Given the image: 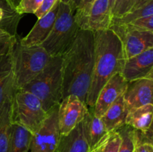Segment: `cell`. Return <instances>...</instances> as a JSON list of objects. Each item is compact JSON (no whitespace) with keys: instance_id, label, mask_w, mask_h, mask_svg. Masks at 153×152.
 Returning <instances> with one entry per match:
<instances>
[{"instance_id":"cell-1","label":"cell","mask_w":153,"mask_h":152,"mask_svg":"<svg viewBox=\"0 0 153 152\" xmlns=\"http://www.w3.org/2000/svg\"><path fill=\"white\" fill-rule=\"evenodd\" d=\"M94 64V34L80 29L68 50L61 56L62 98L76 95L86 104Z\"/></svg>"},{"instance_id":"cell-2","label":"cell","mask_w":153,"mask_h":152,"mask_svg":"<svg viewBox=\"0 0 153 152\" xmlns=\"http://www.w3.org/2000/svg\"><path fill=\"white\" fill-rule=\"evenodd\" d=\"M94 64L86 105L92 108L98 94L108 80L121 73L125 63L122 44L110 29L94 31Z\"/></svg>"},{"instance_id":"cell-3","label":"cell","mask_w":153,"mask_h":152,"mask_svg":"<svg viewBox=\"0 0 153 152\" xmlns=\"http://www.w3.org/2000/svg\"><path fill=\"white\" fill-rule=\"evenodd\" d=\"M10 54L17 90L23 88L40 74L51 58L40 45L22 46L18 39L12 46Z\"/></svg>"},{"instance_id":"cell-4","label":"cell","mask_w":153,"mask_h":152,"mask_svg":"<svg viewBox=\"0 0 153 152\" xmlns=\"http://www.w3.org/2000/svg\"><path fill=\"white\" fill-rule=\"evenodd\" d=\"M22 90L34 94L46 112L62 100L61 56L50 58L47 65Z\"/></svg>"},{"instance_id":"cell-5","label":"cell","mask_w":153,"mask_h":152,"mask_svg":"<svg viewBox=\"0 0 153 152\" xmlns=\"http://www.w3.org/2000/svg\"><path fill=\"white\" fill-rule=\"evenodd\" d=\"M70 4L60 1L58 14L52 29L40 46L51 58L62 56L73 44L80 28Z\"/></svg>"},{"instance_id":"cell-6","label":"cell","mask_w":153,"mask_h":152,"mask_svg":"<svg viewBox=\"0 0 153 152\" xmlns=\"http://www.w3.org/2000/svg\"><path fill=\"white\" fill-rule=\"evenodd\" d=\"M48 112L34 94L19 89L13 98V121L34 134L46 120Z\"/></svg>"},{"instance_id":"cell-7","label":"cell","mask_w":153,"mask_h":152,"mask_svg":"<svg viewBox=\"0 0 153 152\" xmlns=\"http://www.w3.org/2000/svg\"><path fill=\"white\" fill-rule=\"evenodd\" d=\"M109 29L120 40L126 60L153 48V31L140 30L130 24L111 23Z\"/></svg>"},{"instance_id":"cell-8","label":"cell","mask_w":153,"mask_h":152,"mask_svg":"<svg viewBox=\"0 0 153 152\" xmlns=\"http://www.w3.org/2000/svg\"><path fill=\"white\" fill-rule=\"evenodd\" d=\"M58 105L48 111L47 116L40 129L32 134L29 152H55L60 138L58 123Z\"/></svg>"},{"instance_id":"cell-9","label":"cell","mask_w":153,"mask_h":152,"mask_svg":"<svg viewBox=\"0 0 153 152\" xmlns=\"http://www.w3.org/2000/svg\"><path fill=\"white\" fill-rule=\"evenodd\" d=\"M88 107L77 95H69L58 104V123L60 134L71 132L85 119Z\"/></svg>"},{"instance_id":"cell-10","label":"cell","mask_w":153,"mask_h":152,"mask_svg":"<svg viewBox=\"0 0 153 152\" xmlns=\"http://www.w3.org/2000/svg\"><path fill=\"white\" fill-rule=\"evenodd\" d=\"M128 81L121 73L112 76L102 86L92 107L94 114L101 118L109 107L120 97L126 89Z\"/></svg>"},{"instance_id":"cell-11","label":"cell","mask_w":153,"mask_h":152,"mask_svg":"<svg viewBox=\"0 0 153 152\" xmlns=\"http://www.w3.org/2000/svg\"><path fill=\"white\" fill-rule=\"evenodd\" d=\"M152 94L153 77H144L128 81L123 96L130 111L146 104H152Z\"/></svg>"},{"instance_id":"cell-12","label":"cell","mask_w":153,"mask_h":152,"mask_svg":"<svg viewBox=\"0 0 153 152\" xmlns=\"http://www.w3.org/2000/svg\"><path fill=\"white\" fill-rule=\"evenodd\" d=\"M121 74L128 82L153 77V48L126 60Z\"/></svg>"},{"instance_id":"cell-13","label":"cell","mask_w":153,"mask_h":152,"mask_svg":"<svg viewBox=\"0 0 153 152\" xmlns=\"http://www.w3.org/2000/svg\"><path fill=\"white\" fill-rule=\"evenodd\" d=\"M59 4L60 0L55 3L49 11L37 19L29 33L19 40V43L22 46H31L42 44L52 31L58 14Z\"/></svg>"},{"instance_id":"cell-14","label":"cell","mask_w":153,"mask_h":152,"mask_svg":"<svg viewBox=\"0 0 153 152\" xmlns=\"http://www.w3.org/2000/svg\"><path fill=\"white\" fill-rule=\"evenodd\" d=\"M112 16L109 0H95L87 16L82 30L94 32L109 29Z\"/></svg>"},{"instance_id":"cell-15","label":"cell","mask_w":153,"mask_h":152,"mask_svg":"<svg viewBox=\"0 0 153 152\" xmlns=\"http://www.w3.org/2000/svg\"><path fill=\"white\" fill-rule=\"evenodd\" d=\"M10 50L4 55H0V106L7 99L13 97L17 91L15 85Z\"/></svg>"},{"instance_id":"cell-16","label":"cell","mask_w":153,"mask_h":152,"mask_svg":"<svg viewBox=\"0 0 153 152\" xmlns=\"http://www.w3.org/2000/svg\"><path fill=\"white\" fill-rule=\"evenodd\" d=\"M55 152H90L82 122L69 134L60 135Z\"/></svg>"},{"instance_id":"cell-17","label":"cell","mask_w":153,"mask_h":152,"mask_svg":"<svg viewBox=\"0 0 153 152\" xmlns=\"http://www.w3.org/2000/svg\"><path fill=\"white\" fill-rule=\"evenodd\" d=\"M123 95L108 108L101 117L108 132L117 131L126 125L128 110Z\"/></svg>"},{"instance_id":"cell-18","label":"cell","mask_w":153,"mask_h":152,"mask_svg":"<svg viewBox=\"0 0 153 152\" xmlns=\"http://www.w3.org/2000/svg\"><path fill=\"white\" fill-rule=\"evenodd\" d=\"M84 134L90 150L108 133L101 118L94 114L92 108L88 107V112L82 122Z\"/></svg>"},{"instance_id":"cell-19","label":"cell","mask_w":153,"mask_h":152,"mask_svg":"<svg viewBox=\"0 0 153 152\" xmlns=\"http://www.w3.org/2000/svg\"><path fill=\"white\" fill-rule=\"evenodd\" d=\"M13 98L0 106V152H7L13 121Z\"/></svg>"},{"instance_id":"cell-20","label":"cell","mask_w":153,"mask_h":152,"mask_svg":"<svg viewBox=\"0 0 153 152\" xmlns=\"http://www.w3.org/2000/svg\"><path fill=\"white\" fill-rule=\"evenodd\" d=\"M153 104H146L128 111L126 125L138 131H146L152 128Z\"/></svg>"},{"instance_id":"cell-21","label":"cell","mask_w":153,"mask_h":152,"mask_svg":"<svg viewBox=\"0 0 153 152\" xmlns=\"http://www.w3.org/2000/svg\"><path fill=\"white\" fill-rule=\"evenodd\" d=\"M32 134L22 125L13 122L11 127L7 152H29Z\"/></svg>"},{"instance_id":"cell-22","label":"cell","mask_w":153,"mask_h":152,"mask_svg":"<svg viewBox=\"0 0 153 152\" xmlns=\"http://www.w3.org/2000/svg\"><path fill=\"white\" fill-rule=\"evenodd\" d=\"M121 143V136L117 131L108 132L90 152H118Z\"/></svg>"},{"instance_id":"cell-23","label":"cell","mask_w":153,"mask_h":152,"mask_svg":"<svg viewBox=\"0 0 153 152\" xmlns=\"http://www.w3.org/2000/svg\"><path fill=\"white\" fill-rule=\"evenodd\" d=\"M150 15H153V0H150L139 8L130 10L120 17L112 18L111 23L126 25V24L131 23L139 18L150 16Z\"/></svg>"},{"instance_id":"cell-24","label":"cell","mask_w":153,"mask_h":152,"mask_svg":"<svg viewBox=\"0 0 153 152\" xmlns=\"http://www.w3.org/2000/svg\"><path fill=\"white\" fill-rule=\"evenodd\" d=\"M117 131L121 136V143L118 152H134V128L125 125Z\"/></svg>"},{"instance_id":"cell-25","label":"cell","mask_w":153,"mask_h":152,"mask_svg":"<svg viewBox=\"0 0 153 152\" xmlns=\"http://www.w3.org/2000/svg\"><path fill=\"white\" fill-rule=\"evenodd\" d=\"M95 0H82L79 7L76 8L74 13L75 20L79 26L80 29L83 27L86 20L87 16L90 11L91 6L94 4Z\"/></svg>"},{"instance_id":"cell-26","label":"cell","mask_w":153,"mask_h":152,"mask_svg":"<svg viewBox=\"0 0 153 152\" xmlns=\"http://www.w3.org/2000/svg\"><path fill=\"white\" fill-rule=\"evenodd\" d=\"M16 40V35H13L0 28V55L8 52Z\"/></svg>"},{"instance_id":"cell-27","label":"cell","mask_w":153,"mask_h":152,"mask_svg":"<svg viewBox=\"0 0 153 152\" xmlns=\"http://www.w3.org/2000/svg\"><path fill=\"white\" fill-rule=\"evenodd\" d=\"M134 0H115L111 11L112 18L120 17L131 9Z\"/></svg>"},{"instance_id":"cell-28","label":"cell","mask_w":153,"mask_h":152,"mask_svg":"<svg viewBox=\"0 0 153 152\" xmlns=\"http://www.w3.org/2000/svg\"><path fill=\"white\" fill-rule=\"evenodd\" d=\"M129 24L140 30L153 31V15L139 18Z\"/></svg>"},{"instance_id":"cell-29","label":"cell","mask_w":153,"mask_h":152,"mask_svg":"<svg viewBox=\"0 0 153 152\" xmlns=\"http://www.w3.org/2000/svg\"><path fill=\"white\" fill-rule=\"evenodd\" d=\"M58 1H59V0H43L42 4H40L39 8L36 10L34 14L37 16V19L41 17L42 16L46 14L48 11H49Z\"/></svg>"},{"instance_id":"cell-30","label":"cell","mask_w":153,"mask_h":152,"mask_svg":"<svg viewBox=\"0 0 153 152\" xmlns=\"http://www.w3.org/2000/svg\"><path fill=\"white\" fill-rule=\"evenodd\" d=\"M134 152H153L152 143H136L134 142Z\"/></svg>"},{"instance_id":"cell-31","label":"cell","mask_w":153,"mask_h":152,"mask_svg":"<svg viewBox=\"0 0 153 152\" xmlns=\"http://www.w3.org/2000/svg\"><path fill=\"white\" fill-rule=\"evenodd\" d=\"M149 1H150V0H134V3H133L132 7H131V9L130 10L139 8V7L143 6L145 4H146V3Z\"/></svg>"},{"instance_id":"cell-32","label":"cell","mask_w":153,"mask_h":152,"mask_svg":"<svg viewBox=\"0 0 153 152\" xmlns=\"http://www.w3.org/2000/svg\"><path fill=\"white\" fill-rule=\"evenodd\" d=\"M6 1H7V4H8L12 8L15 10L16 7L18 6V4H19V2L21 1V0H6Z\"/></svg>"},{"instance_id":"cell-33","label":"cell","mask_w":153,"mask_h":152,"mask_svg":"<svg viewBox=\"0 0 153 152\" xmlns=\"http://www.w3.org/2000/svg\"><path fill=\"white\" fill-rule=\"evenodd\" d=\"M81 1H82V0H73V1H71V3H70V4L74 11H76V8L79 7V5L80 4Z\"/></svg>"},{"instance_id":"cell-34","label":"cell","mask_w":153,"mask_h":152,"mask_svg":"<svg viewBox=\"0 0 153 152\" xmlns=\"http://www.w3.org/2000/svg\"><path fill=\"white\" fill-rule=\"evenodd\" d=\"M114 2H115V0H109V7H110L111 12L112 11V9H113Z\"/></svg>"},{"instance_id":"cell-35","label":"cell","mask_w":153,"mask_h":152,"mask_svg":"<svg viewBox=\"0 0 153 152\" xmlns=\"http://www.w3.org/2000/svg\"><path fill=\"white\" fill-rule=\"evenodd\" d=\"M72 1H73V0H60L61 2L64 3V4H70Z\"/></svg>"},{"instance_id":"cell-36","label":"cell","mask_w":153,"mask_h":152,"mask_svg":"<svg viewBox=\"0 0 153 152\" xmlns=\"http://www.w3.org/2000/svg\"><path fill=\"white\" fill-rule=\"evenodd\" d=\"M5 2H7V1H6V0H0V4H4V3H5Z\"/></svg>"}]
</instances>
